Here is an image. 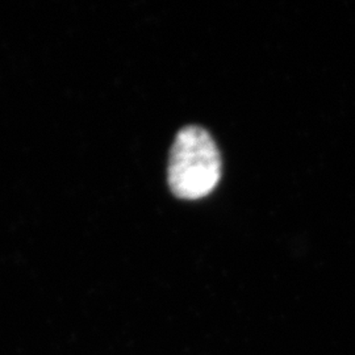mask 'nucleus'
Segmentation results:
<instances>
[{"label":"nucleus","instance_id":"obj_1","mask_svg":"<svg viewBox=\"0 0 355 355\" xmlns=\"http://www.w3.org/2000/svg\"><path fill=\"white\" fill-rule=\"evenodd\" d=\"M168 186L184 200H198L215 190L221 178V158L211 135L202 127L183 128L168 161Z\"/></svg>","mask_w":355,"mask_h":355}]
</instances>
